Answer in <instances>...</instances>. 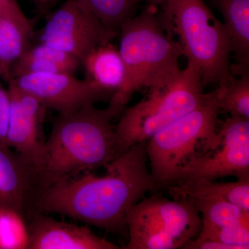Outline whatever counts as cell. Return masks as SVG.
Instances as JSON below:
<instances>
[{
  "label": "cell",
  "mask_w": 249,
  "mask_h": 249,
  "mask_svg": "<svg viewBox=\"0 0 249 249\" xmlns=\"http://www.w3.org/2000/svg\"><path fill=\"white\" fill-rule=\"evenodd\" d=\"M27 229L28 249H119L88 227L55 220L47 214L34 213Z\"/></svg>",
  "instance_id": "4fadbf2b"
},
{
  "label": "cell",
  "mask_w": 249,
  "mask_h": 249,
  "mask_svg": "<svg viewBox=\"0 0 249 249\" xmlns=\"http://www.w3.org/2000/svg\"><path fill=\"white\" fill-rule=\"evenodd\" d=\"M232 77L225 86L220 87V111L233 117L249 119V72Z\"/></svg>",
  "instance_id": "44dd1931"
},
{
  "label": "cell",
  "mask_w": 249,
  "mask_h": 249,
  "mask_svg": "<svg viewBox=\"0 0 249 249\" xmlns=\"http://www.w3.org/2000/svg\"><path fill=\"white\" fill-rule=\"evenodd\" d=\"M200 76L191 67L160 88L149 89L142 101L123 111L115 125L119 156L195 109L204 98Z\"/></svg>",
  "instance_id": "8992f818"
},
{
  "label": "cell",
  "mask_w": 249,
  "mask_h": 249,
  "mask_svg": "<svg viewBox=\"0 0 249 249\" xmlns=\"http://www.w3.org/2000/svg\"><path fill=\"white\" fill-rule=\"evenodd\" d=\"M145 146L146 142H137L105 165L104 176L85 171L51 185L36 196L31 216L58 214L107 231L127 230L129 209L159 188Z\"/></svg>",
  "instance_id": "6da1fadb"
},
{
  "label": "cell",
  "mask_w": 249,
  "mask_h": 249,
  "mask_svg": "<svg viewBox=\"0 0 249 249\" xmlns=\"http://www.w3.org/2000/svg\"><path fill=\"white\" fill-rule=\"evenodd\" d=\"M0 16L12 19L32 36L30 21L24 15L17 0H0Z\"/></svg>",
  "instance_id": "603a6c76"
},
{
  "label": "cell",
  "mask_w": 249,
  "mask_h": 249,
  "mask_svg": "<svg viewBox=\"0 0 249 249\" xmlns=\"http://www.w3.org/2000/svg\"><path fill=\"white\" fill-rule=\"evenodd\" d=\"M99 19L108 30L119 34L122 26L132 18L134 0H77Z\"/></svg>",
  "instance_id": "ffe728a7"
},
{
  "label": "cell",
  "mask_w": 249,
  "mask_h": 249,
  "mask_svg": "<svg viewBox=\"0 0 249 249\" xmlns=\"http://www.w3.org/2000/svg\"><path fill=\"white\" fill-rule=\"evenodd\" d=\"M217 132V145L185 167L173 185L230 176L249 179V119L228 117Z\"/></svg>",
  "instance_id": "ba28073f"
},
{
  "label": "cell",
  "mask_w": 249,
  "mask_h": 249,
  "mask_svg": "<svg viewBox=\"0 0 249 249\" xmlns=\"http://www.w3.org/2000/svg\"><path fill=\"white\" fill-rule=\"evenodd\" d=\"M165 0H134V2H141V1H145L148 3L149 5H153L157 6L158 5H162L165 2Z\"/></svg>",
  "instance_id": "d4e9b609"
},
{
  "label": "cell",
  "mask_w": 249,
  "mask_h": 249,
  "mask_svg": "<svg viewBox=\"0 0 249 249\" xmlns=\"http://www.w3.org/2000/svg\"><path fill=\"white\" fill-rule=\"evenodd\" d=\"M35 168L12 149L0 142V211L29 219L38 194Z\"/></svg>",
  "instance_id": "7c38bea8"
},
{
  "label": "cell",
  "mask_w": 249,
  "mask_h": 249,
  "mask_svg": "<svg viewBox=\"0 0 249 249\" xmlns=\"http://www.w3.org/2000/svg\"><path fill=\"white\" fill-rule=\"evenodd\" d=\"M116 36L77 0H67L40 31L39 42L76 57L80 62L98 46Z\"/></svg>",
  "instance_id": "9c48e42d"
},
{
  "label": "cell",
  "mask_w": 249,
  "mask_h": 249,
  "mask_svg": "<svg viewBox=\"0 0 249 249\" xmlns=\"http://www.w3.org/2000/svg\"><path fill=\"white\" fill-rule=\"evenodd\" d=\"M11 80L46 109L57 111L59 116L68 115L88 105L110 99L114 94L70 73L27 74Z\"/></svg>",
  "instance_id": "30bf717a"
},
{
  "label": "cell",
  "mask_w": 249,
  "mask_h": 249,
  "mask_svg": "<svg viewBox=\"0 0 249 249\" xmlns=\"http://www.w3.org/2000/svg\"><path fill=\"white\" fill-rule=\"evenodd\" d=\"M11 109V98L9 90L1 83L0 78V142L6 145V133ZM8 147V146H7Z\"/></svg>",
  "instance_id": "cb8c5ba5"
},
{
  "label": "cell",
  "mask_w": 249,
  "mask_h": 249,
  "mask_svg": "<svg viewBox=\"0 0 249 249\" xmlns=\"http://www.w3.org/2000/svg\"><path fill=\"white\" fill-rule=\"evenodd\" d=\"M119 34L125 78L108 106L117 116L136 91L164 86L181 71L178 64L181 54L160 22L157 6L149 5L139 16L129 18Z\"/></svg>",
  "instance_id": "3957f363"
},
{
  "label": "cell",
  "mask_w": 249,
  "mask_h": 249,
  "mask_svg": "<svg viewBox=\"0 0 249 249\" xmlns=\"http://www.w3.org/2000/svg\"><path fill=\"white\" fill-rule=\"evenodd\" d=\"M169 188L175 199H217L231 203L249 212V179H237L232 182L199 180L173 185Z\"/></svg>",
  "instance_id": "e0dca14e"
},
{
  "label": "cell",
  "mask_w": 249,
  "mask_h": 249,
  "mask_svg": "<svg viewBox=\"0 0 249 249\" xmlns=\"http://www.w3.org/2000/svg\"><path fill=\"white\" fill-rule=\"evenodd\" d=\"M80 67L81 62L76 57L39 42L26 49L13 69L11 79L37 73L74 74Z\"/></svg>",
  "instance_id": "9a60e30c"
},
{
  "label": "cell",
  "mask_w": 249,
  "mask_h": 249,
  "mask_svg": "<svg viewBox=\"0 0 249 249\" xmlns=\"http://www.w3.org/2000/svg\"><path fill=\"white\" fill-rule=\"evenodd\" d=\"M160 18L167 32L206 86H225L232 79L230 40L224 24L218 20L204 0H165Z\"/></svg>",
  "instance_id": "277c9868"
},
{
  "label": "cell",
  "mask_w": 249,
  "mask_h": 249,
  "mask_svg": "<svg viewBox=\"0 0 249 249\" xmlns=\"http://www.w3.org/2000/svg\"><path fill=\"white\" fill-rule=\"evenodd\" d=\"M224 18L232 52L237 63L231 65L232 75L249 72V0H213Z\"/></svg>",
  "instance_id": "5bb4252c"
},
{
  "label": "cell",
  "mask_w": 249,
  "mask_h": 249,
  "mask_svg": "<svg viewBox=\"0 0 249 249\" xmlns=\"http://www.w3.org/2000/svg\"><path fill=\"white\" fill-rule=\"evenodd\" d=\"M7 84L11 109L6 145L27 160L37 174L43 163L46 139L42 124L47 109L35 98L18 88L12 80Z\"/></svg>",
  "instance_id": "8fae6325"
},
{
  "label": "cell",
  "mask_w": 249,
  "mask_h": 249,
  "mask_svg": "<svg viewBox=\"0 0 249 249\" xmlns=\"http://www.w3.org/2000/svg\"><path fill=\"white\" fill-rule=\"evenodd\" d=\"M200 213L204 227L222 228L239 224H249V212L222 200L191 199Z\"/></svg>",
  "instance_id": "d6986e66"
},
{
  "label": "cell",
  "mask_w": 249,
  "mask_h": 249,
  "mask_svg": "<svg viewBox=\"0 0 249 249\" xmlns=\"http://www.w3.org/2000/svg\"><path fill=\"white\" fill-rule=\"evenodd\" d=\"M116 116L109 107L98 109L94 104L59 116L46 140L43 163L37 173L38 194L53 183L104 167L119 157L112 124Z\"/></svg>",
  "instance_id": "7a4b0ae2"
},
{
  "label": "cell",
  "mask_w": 249,
  "mask_h": 249,
  "mask_svg": "<svg viewBox=\"0 0 249 249\" xmlns=\"http://www.w3.org/2000/svg\"><path fill=\"white\" fill-rule=\"evenodd\" d=\"M86 79L112 93L124 85L125 69L119 49L111 42L98 46L82 60Z\"/></svg>",
  "instance_id": "2e32d148"
},
{
  "label": "cell",
  "mask_w": 249,
  "mask_h": 249,
  "mask_svg": "<svg viewBox=\"0 0 249 249\" xmlns=\"http://www.w3.org/2000/svg\"><path fill=\"white\" fill-rule=\"evenodd\" d=\"M126 225L129 240L124 249H177L196 237L202 222L191 199L152 196L129 209Z\"/></svg>",
  "instance_id": "52a82bcc"
},
{
  "label": "cell",
  "mask_w": 249,
  "mask_h": 249,
  "mask_svg": "<svg viewBox=\"0 0 249 249\" xmlns=\"http://www.w3.org/2000/svg\"><path fill=\"white\" fill-rule=\"evenodd\" d=\"M221 93L220 87L205 93L195 109L147 141L150 173L159 188L173 186L185 167L217 145Z\"/></svg>",
  "instance_id": "5b68a950"
},
{
  "label": "cell",
  "mask_w": 249,
  "mask_h": 249,
  "mask_svg": "<svg viewBox=\"0 0 249 249\" xmlns=\"http://www.w3.org/2000/svg\"><path fill=\"white\" fill-rule=\"evenodd\" d=\"M196 237L232 246L235 249H249V224H239L222 228L204 227Z\"/></svg>",
  "instance_id": "7402d4cb"
},
{
  "label": "cell",
  "mask_w": 249,
  "mask_h": 249,
  "mask_svg": "<svg viewBox=\"0 0 249 249\" xmlns=\"http://www.w3.org/2000/svg\"><path fill=\"white\" fill-rule=\"evenodd\" d=\"M31 36L12 19L0 16V78L11 79L13 69L30 46Z\"/></svg>",
  "instance_id": "ac0fdd59"
},
{
  "label": "cell",
  "mask_w": 249,
  "mask_h": 249,
  "mask_svg": "<svg viewBox=\"0 0 249 249\" xmlns=\"http://www.w3.org/2000/svg\"><path fill=\"white\" fill-rule=\"evenodd\" d=\"M32 1H34L36 4L41 5V6H48V5L56 2L59 0H32Z\"/></svg>",
  "instance_id": "484cf974"
}]
</instances>
